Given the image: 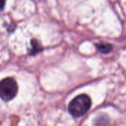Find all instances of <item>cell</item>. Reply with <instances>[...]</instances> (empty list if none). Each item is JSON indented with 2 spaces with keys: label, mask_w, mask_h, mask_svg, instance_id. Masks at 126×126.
<instances>
[{
  "label": "cell",
  "mask_w": 126,
  "mask_h": 126,
  "mask_svg": "<svg viewBox=\"0 0 126 126\" xmlns=\"http://www.w3.org/2000/svg\"><path fill=\"white\" fill-rule=\"evenodd\" d=\"M92 105L90 97L86 94H80L75 97L69 104V113L75 117H79L85 114Z\"/></svg>",
  "instance_id": "1"
},
{
  "label": "cell",
  "mask_w": 126,
  "mask_h": 126,
  "mask_svg": "<svg viewBox=\"0 0 126 126\" xmlns=\"http://www.w3.org/2000/svg\"><path fill=\"white\" fill-rule=\"evenodd\" d=\"M18 93V86L16 80L7 78L0 81V98L4 101L13 100Z\"/></svg>",
  "instance_id": "2"
},
{
  "label": "cell",
  "mask_w": 126,
  "mask_h": 126,
  "mask_svg": "<svg viewBox=\"0 0 126 126\" xmlns=\"http://www.w3.org/2000/svg\"><path fill=\"white\" fill-rule=\"evenodd\" d=\"M96 48L103 54H108L113 49V46L108 43H99L96 44Z\"/></svg>",
  "instance_id": "3"
},
{
  "label": "cell",
  "mask_w": 126,
  "mask_h": 126,
  "mask_svg": "<svg viewBox=\"0 0 126 126\" xmlns=\"http://www.w3.org/2000/svg\"><path fill=\"white\" fill-rule=\"evenodd\" d=\"M42 50L41 46L40 45V44L36 41V40H32V50L30 54L31 55H35L39 52H41Z\"/></svg>",
  "instance_id": "4"
},
{
  "label": "cell",
  "mask_w": 126,
  "mask_h": 126,
  "mask_svg": "<svg viewBox=\"0 0 126 126\" xmlns=\"http://www.w3.org/2000/svg\"><path fill=\"white\" fill-rule=\"evenodd\" d=\"M5 2H6V0H0V11H1L4 9Z\"/></svg>",
  "instance_id": "5"
}]
</instances>
